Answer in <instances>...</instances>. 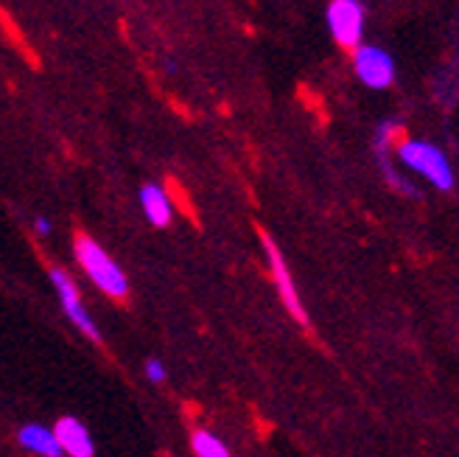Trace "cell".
Listing matches in <instances>:
<instances>
[{
    "label": "cell",
    "instance_id": "1",
    "mask_svg": "<svg viewBox=\"0 0 459 457\" xmlns=\"http://www.w3.org/2000/svg\"><path fill=\"white\" fill-rule=\"evenodd\" d=\"M74 253L79 267L84 269V276L93 281L104 294H109L112 301H124L129 294V281L124 276V269L109 259L107 250L87 233L74 236Z\"/></svg>",
    "mask_w": 459,
    "mask_h": 457
},
{
    "label": "cell",
    "instance_id": "2",
    "mask_svg": "<svg viewBox=\"0 0 459 457\" xmlns=\"http://www.w3.org/2000/svg\"><path fill=\"white\" fill-rule=\"evenodd\" d=\"M398 160L409 171H415L423 180H429L434 189H440V191L454 189V169L440 146H434L429 141L403 138L398 144Z\"/></svg>",
    "mask_w": 459,
    "mask_h": 457
},
{
    "label": "cell",
    "instance_id": "3",
    "mask_svg": "<svg viewBox=\"0 0 459 457\" xmlns=\"http://www.w3.org/2000/svg\"><path fill=\"white\" fill-rule=\"evenodd\" d=\"M364 4L361 0H331L328 9H325V20H328V29L331 37L336 40V45L342 48H361V40H364Z\"/></svg>",
    "mask_w": 459,
    "mask_h": 457
},
{
    "label": "cell",
    "instance_id": "4",
    "mask_svg": "<svg viewBox=\"0 0 459 457\" xmlns=\"http://www.w3.org/2000/svg\"><path fill=\"white\" fill-rule=\"evenodd\" d=\"M48 278H51V286L56 292V298L62 303V312L67 314V320L93 342H101V331L99 326L93 323V317L87 314V309L82 306V298H79V286L74 284V278L67 276L62 267H51L48 269Z\"/></svg>",
    "mask_w": 459,
    "mask_h": 457
},
{
    "label": "cell",
    "instance_id": "5",
    "mask_svg": "<svg viewBox=\"0 0 459 457\" xmlns=\"http://www.w3.org/2000/svg\"><path fill=\"white\" fill-rule=\"evenodd\" d=\"M261 242H264V250H266V259H269V269H272V281H274V289H278L281 301L286 303V309L291 312L294 320H300V323L306 326L308 323V314L300 303V294H297V286H294V278L289 272V264L281 253L278 242H274L269 233H261Z\"/></svg>",
    "mask_w": 459,
    "mask_h": 457
},
{
    "label": "cell",
    "instance_id": "6",
    "mask_svg": "<svg viewBox=\"0 0 459 457\" xmlns=\"http://www.w3.org/2000/svg\"><path fill=\"white\" fill-rule=\"evenodd\" d=\"M353 71L361 84L373 87V90H386L395 82V59L384 48H378V45L364 42L353 54Z\"/></svg>",
    "mask_w": 459,
    "mask_h": 457
},
{
    "label": "cell",
    "instance_id": "7",
    "mask_svg": "<svg viewBox=\"0 0 459 457\" xmlns=\"http://www.w3.org/2000/svg\"><path fill=\"white\" fill-rule=\"evenodd\" d=\"M54 432L62 444V452L65 457H93L96 454V444L90 438L87 426L74 418V416H62L56 424H54Z\"/></svg>",
    "mask_w": 459,
    "mask_h": 457
},
{
    "label": "cell",
    "instance_id": "8",
    "mask_svg": "<svg viewBox=\"0 0 459 457\" xmlns=\"http://www.w3.org/2000/svg\"><path fill=\"white\" fill-rule=\"evenodd\" d=\"M17 444L39 457H65L62 444L56 438V432L51 426H42V424H26L20 426L17 432Z\"/></svg>",
    "mask_w": 459,
    "mask_h": 457
},
{
    "label": "cell",
    "instance_id": "9",
    "mask_svg": "<svg viewBox=\"0 0 459 457\" xmlns=\"http://www.w3.org/2000/svg\"><path fill=\"white\" fill-rule=\"evenodd\" d=\"M141 208L154 227H169L174 219L171 197L160 186H154V182H146V186L141 189Z\"/></svg>",
    "mask_w": 459,
    "mask_h": 457
},
{
    "label": "cell",
    "instance_id": "10",
    "mask_svg": "<svg viewBox=\"0 0 459 457\" xmlns=\"http://www.w3.org/2000/svg\"><path fill=\"white\" fill-rule=\"evenodd\" d=\"M191 449L196 457H230V449L219 441V435L208 429H196L191 435Z\"/></svg>",
    "mask_w": 459,
    "mask_h": 457
},
{
    "label": "cell",
    "instance_id": "11",
    "mask_svg": "<svg viewBox=\"0 0 459 457\" xmlns=\"http://www.w3.org/2000/svg\"><path fill=\"white\" fill-rule=\"evenodd\" d=\"M143 371H146V379H149L152 384H160V382H166V376H169L166 365L160 362V359H149Z\"/></svg>",
    "mask_w": 459,
    "mask_h": 457
},
{
    "label": "cell",
    "instance_id": "12",
    "mask_svg": "<svg viewBox=\"0 0 459 457\" xmlns=\"http://www.w3.org/2000/svg\"><path fill=\"white\" fill-rule=\"evenodd\" d=\"M34 233H37V236H48V233H51V222L45 219V216H37V219H34Z\"/></svg>",
    "mask_w": 459,
    "mask_h": 457
}]
</instances>
